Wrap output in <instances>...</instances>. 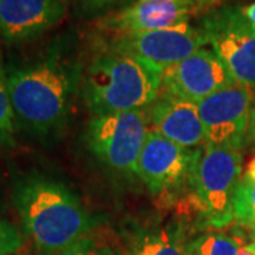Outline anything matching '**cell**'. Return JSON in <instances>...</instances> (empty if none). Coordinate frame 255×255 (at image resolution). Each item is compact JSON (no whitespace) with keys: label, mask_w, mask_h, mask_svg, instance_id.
Listing matches in <instances>:
<instances>
[{"label":"cell","mask_w":255,"mask_h":255,"mask_svg":"<svg viewBox=\"0 0 255 255\" xmlns=\"http://www.w3.org/2000/svg\"><path fill=\"white\" fill-rule=\"evenodd\" d=\"M206 46L226 65L233 80L255 88V30L240 9H224L206 18L200 27Z\"/></svg>","instance_id":"52a82bcc"},{"label":"cell","mask_w":255,"mask_h":255,"mask_svg":"<svg viewBox=\"0 0 255 255\" xmlns=\"http://www.w3.org/2000/svg\"><path fill=\"white\" fill-rule=\"evenodd\" d=\"M147 122L155 130L176 145L201 149L206 146V133L197 104L167 94H159L149 105Z\"/></svg>","instance_id":"7c38bea8"},{"label":"cell","mask_w":255,"mask_h":255,"mask_svg":"<svg viewBox=\"0 0 255 255\" xmlns=\"http://www.w3.org/2000/svg\"><path fill=\"white\" fill-rule=\"evenodd\" d=\"M201 152L203 147H183L149 129L136 176L152 194H174L193 184Z\"/></svg>","instance_id":"8992f818"},{"label":"cell","mask_w":255,"mask_h":255,"mask_svg":"<svg viewBox=\"0 0 255 255\" xmlns=\"http://www.w3.org/2000/svg\"><path fill=\"white\" fill-rule=\"evenodd\" d=\"M65 0H0V37L7 43L33 40L65 16Z\"/></svg>","instance_id":"8fae6325"},{"label":"cell","mask_w":255,"mask_h":255,"mask_svg":"<svg viewBox=\"0 0 255 255\" xmlns=\"http://www.w3.org/2000/svg\"><path fill=\"white\" fill-rule=\"evenodd\" d=\"M77 65L50 55L9 73V91L17 125L28 133L48 137L65 125L80 84Z\"/></svg>","instance_id":"7a4b0ae2"},{"label":"cell","mask_w":255,"mask_h":255,"mask_svg":"<svg viewBox=\"0 0 255 255\" xmlns=\"http://www.w3.org/2000/svg\"><path fill=\"white\" fill-rule=\"evenodd\" d=\"M206 46L200 28L182 23L173 27L121 34L112 51L133 55L163 71L164 68L183 61Z\"/></svg>","instance_id":"9c48e42d"},{"label":"cell","mask_w":255,"mask_h":255,"mask_svg":"<svg viewBox=\"0 0 255 255\" xmlns=\"http://www.w3.org/2000/svg\"><path fill=\"white\" fill-rule=\"evenodd\" d=\"M147 124L145 110L94 115L87 125V145L110 170L127 177L136 176Z\"/></svg>","instance_id":"5b68a950"},{"label":"cell","mask_w":255,"mask_h":255,"mask_svg":"<svg viewBox=\"0 0 255 255\" xmlns=\"http://www.w3.org/2000/svg\"><path fill=\"white\" fill-rule=\"evenodd\" d=\"M16 125L17 122L9 91V73L6 71L0 51V147L14 145Z\"/></svg>","instance_id":"9a60e30c"},{"label":"cell","mask_w":255,"mask_h":255,"mask_svg":"<svg viewBox=\"0 0 255 255\" xmlns=\"http://www.w3.org/2000/svg\"><path fill=\"white\" fill-rule=\"evenodd\" d=\"M23 246L21 234L9 221L0 219V255H14Z\"/></svg>","instance_id":"d6986e66"},{"label":"cell","mask_w":255,"mask_h":255,"mask_svg":"<svg viewBox=\"0 0 255 255\" xmlns=\"http://www.w3.org/2000/svg\"><path fill=\"white\" fill-rule=\"evenodd\" d=\"M14 255H16V254H14Z\"/></svg>","instance_id":"484cf974"},{"label":"cell","mask_w":255,"mask_h":255,"mask_svg":"<svg viewBox=\"0 0 255 255\" xmlns=\"http://www.w3.org/2000/svg\"><path fill=\"white\" fill-rule=\"evenodd\" d=\"M234 220L255 234V179L244 174L234 201Z\"/></svg>","instance_id":"e0dca14e"},{"label":"cell","mask_w":255,"mask_h":255,"mask_svg":"<svg viewBox=\"0 0 255 255\" xmlns=\"http://www.w3.org/2000/svg\"><path fill=\"white\" fill-rule=\"evenodd\" d=\"M200 4L199 0H135L107 24L121 34L173 27L189 23L191 13Z\"/></svg>","instance_id":"4fadbf2b"},{"label":"cell","mask_w":255,"mask_h":255,"mask_svg":"<svg viewBox=\"0 0 255 255\" xmlns=\"http://www.w3.org/2000/svg\"><path fill=\"white\" fill-rule=\"evenodd\" d=\"M253 90L231 84L197 104L206 133V145L244 146L250 128Z\"/></svg>","instance_id":"ba28073f"},{"label":"cell","mask_w":255,"mask_h":255,"mask_svg":"<svg viewBox=\"0 0 255 255\" xmlns=\"http://www.w3.org/2000/svg\"><path fill=\"white\" fill-rule=\"evenodd\" d=\"M187 233L179 220L152 221L128 236L129 255H190Z\"/></svg>","instance_id":"5bb4252c"},{"label":"cell","mask_w":255,"mask_h":255,"mask_svg":"<svg viewBox=\"0 0 255 255\" xmlns=\"http://www.w3.org/2000/svg\"><path fill=\"white\" fill-rule=\"evenodd\" d=\"M231 84L236 81L226 65L211 48L203 47L180 63L164 68L160 92L199 104Z\"/></svg>","instance_id":"30bf717a"},{"label":"cell","mask_w":255,"mask_h":255,"mask_svg":"<svg viewBox=\"0 0 255 255\" xmlns=\"http://www.w3.org/2000/svg\"><path fill=\"white\" fill-rule=\"evenodd\" d=\"M247 140L255 147V101L253 102V108H251V118H250V128H248Z\"/></svg>","instance_id":"44dd1931"},{"label":"cell","mask_w":255,"mask_h":255,"mask_svg":"<svg viewBox=\"0 0 255 255\" xmlns=\"http://www.w3.org/2000/svg\"><path fill=\"white\" fill-rule=\"evenodd\" d=\"M243 177L241 149L206 145L194 172V201L206 224L224 228L234 221V201Z\"/></svg>","instance_id":"277c9868"},{"label":"cell","mask_w":255,"mask_h":255,"mask_svg":"<svg viewBox=\"0 0 255 255\" xmlns=\"http://www.w3.org/2000/svg\"><path fill=\"white\" fill-rule=\"evenodd\" d=\"M199 1L204 4V3H211V1H216V0H199Z\"/></svg>","instance_id":"cb8c5ba5"},{"label":"cell","mask_w":255,"mask_h":255,"mask_svg":"<svg viewBox=\"0 0 255 255\" xmlns=\"http://www.w3.org/2000/svg\"><path fill=\"white\" fill-rule=\"evenodd\" d=\"M13 200L40 255H57L92 233L94 221L75 193L48 176L20 179Z\"/></svg>","instance_id":"6da1fadb"},{"label":"cell","mask_w":255,"mask_h":255,"mask_svg":"<svg viewBox=\"0 0 255 255\" xmlns=\"http://www.w3.org/2000/svg\"><path fill=\"white\" fill-rule=\"evenodd\" d=\"M57 255H117V253L108 243L90 234Z\"/></svg>","instance_id":"ac0fdd59"},{"label":"cell","mask_w":255,"mask_h":255,"mask_svg":"<svg viewBox=\"0 0 255 255\" xmlns=\"http://www.w3.org/2000/svg\"><path fill=\"white\" fill-rule=\"evenodd\" d=\"M160 81V68L111 50L88 65L81 92L94 115L140 111L157 98Z\"/></svg>","instance_id":"3957f363"},{"label":"cell","mask_w":255,"mask_h":255,"mask_svg":"<svg viewBox=\"0 0 255 255\" xmlns=\"http://www.w3.org/2000/svg\"><path fill=\"white\" fill-rule=\"evenodd\" d=\"M240 13L243 14V17L246 18L247 23L255 30V1L240 7Z\"/></svg>","instance_id":"ffe728a7"},{"label":"cell","mask_w":255,"mask_h":255,"mask_svg":"<svg viewBox=\"0 0 255 255\" xmlns=\"http://www.w3.org/2000/svg\"><path fill=\"white\" fill-rule=\"evenodd\" d=\"M84 7L90 10L95 9H102L105 7L107 4H110V0H78Z\"/></svg>","instance_id":"7402d4cb"},{"label":"cell","mask_w":255,"mask_h":255,"mask_svg":"<svg viewBox=\"0 0 255 255\" xmlns=\"http://www.w3.org/2000/svg\"><path fill=\"white\" fill-rule=\"evenodd\" d=\"M119 1H124V0H110V4H114V3H119Z\"/></svg>","instance_id":"d4e9b609"},{"label":"cell","mask_w":255,"mask_h":255,"mask_svg":"<svg viewBox=\"0 0 255 255\" xmlns=\"http://www.w3.org/2000/svg\"><path fill=\"white\" fill-rule=\"evenodd\" d=\"M190 255H241V244L224 233L210 231L189 244Z\"/></svg>","instance_id":"2e32d148"},{"label":"cell","mask_w":255,"mask_h":255,"mask_svg":"<svg viewBox=\"0 0 255 255\" xmlns=\"http://www.w3.org/2000/svg\"><path fill=\"white\" fill-rule=\"evenodd\" d=\"M247 176H250V177H253V179H255V159L250 163V166H248V169H247L246 172Z\"/></svg>","instance_id":"603a6c76"}]
</instances>
